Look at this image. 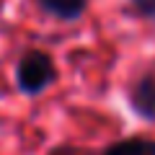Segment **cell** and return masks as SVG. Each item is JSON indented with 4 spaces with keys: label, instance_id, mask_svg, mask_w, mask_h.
<instances>
[{
    "label": "cell",
    "instance_id": "1",
    "mask_svg": "<svg viewBox=\"0 0 155 155\" xmlns=\"http://www.w3.org/2000/svg\"><path fill=\"white\" fill-rule=\"evenodd\" d=\"M57 80V65L49 52L44 49H26L16 65V83L18 91L26 96H36L47 91Z\"/></svg>",
    "mask_w": 155,
    "mask_h": 155
},
{
    "label": "cell",
    "instance_id": "2",
    "mask_svg": "<svg viewBox=\"0 0 155 155\" xmlns=\"http://www.w3.org/2000/svg\"><path fill=\"white\" fill-rule=\"evenodd\" d=\"M129 106L137 116L155 124V72H145L129 88Z\"/></svg>",
    "mask_w": 155,
    "mask_h": 155
},
{
    "label": "cell",
    "instance_id": "5",
    "mask_svg": "<svg viewBox=\"0 0 155 155\" xmlns=\"http://www.w3.org/2000/svg\"><path fill=\"white\" fill-rule=\"evenodd\" d=\"M127 13H132V16H137V18L155 21V0H129Z\"/></svg>",
    "mask_w": 155,
    "mask_h": 155
},
{
    "label": "cell",
    "instance_id": "3",
    "mask_svg": "<svg viewBox=\"0 0 155 155\" xmlns=\"http://www.w3.org/2000/svg\"><path fill=\"white\" fill-rule=\"evenodd\" d=\"M36 3L44 13L60 18V21H75L88 8V0H36Z\"/></svg>",
    "mask_w": 155,
    "mask_h": 155
},
{
    "label": "cell",
    "instance_id": "4",
    "mask_svg": "<svg viewBox=\"0 0 155 155\" xmlns=\"http://www.w3.org/2000/svg\"><path fill=\"white\" fill-rule=\"evenodd\" d=\"M101 155H155V140L150 137H127L116 140Z\"/></svg>",
    "mask_w": 155,
    "mask_h": 155
}]
</instances>
